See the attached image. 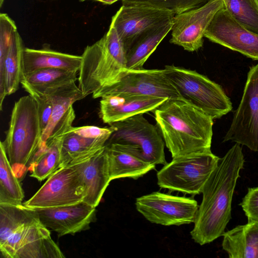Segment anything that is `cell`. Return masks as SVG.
<instances>
[{"label":"cell","instance_id":"277c9868","mask_svg":"<svg viewBox=\"0 0 258 258\" xmlns=\"http://www.w3.org/2000/svg\"><path fill=\"white\" fill-rule=\"evenodd\" d=\"M42 133L37 102L29 95L21 97L13 106L3 142L10 165L20 180L25 177L41 145Z\"/></svg>","mask_w":258,"mask_h":258},{"label":"cell","instance_id":"8992f818","mask_svg":"<svg viewBox=\"0 0 258 258\" xmlns=\"http://www.w3.org/2000/svg\"><path fill=\"white\" fill-rule=\"evenodd\" d=\"M220 159L211 151L173 158L157 172V183L170 191L199 195Z\"/></svg>","mask_w":258,"mask_h":258},{"label":"cell","instance_id":"3957f363","mask_svg":"<svg viewBox=\"0 0 258 258\" xmlns=\"http://www.w3.org/2000/svg\"><path fill=\"white\" fill-rule=\"evenodd\" d=\"M78 87L85 97H92L116 83L127 70L126 52L115 28L110 25L107 33L81 55Z\"/></svg>","mask_w":258,"mask_h":258},{"label":"cell","instance_id":"f546056e","mask_svg":"<svg viewBox=\"0 0 258 258\" xmlns=\"http://www.w3.org/2000/svg\"><path fill=\"white\" fill-rule=\"evenodd\" d=\"M224 8L240 24L258 34V6L254 0H223Z\"/></svg>","mask_w":258,"mask_h":258},{"label":"cell","instance_id":"9a60e30c","mask_svg":"<svg viewBox=\"0 0 258 258\" xmlns=\"http://www.w3.org/2000/svg\"><path fill=\"white\" fill-rule=\"evenodd\" d=\"M204 37L253 60H258V34L238 22L224 7L215 15Z\"/></svg>","mask_w":258,"mask_h":258},{"label":"cell","instance_id":"6da1fadb","mask_svg":"<svg viewBox=\"0 0 258 258\" xmlns=\"http://www.w3.org/2000/svg\"><path fill=\"white\" fill-rule=\"evenodd\" d=\"M244 161L242 148L235 143L220 159L206 181L190 232L196 243L201 245L211 243L225 233L231 218L233 196Z\"/></svg>","mask_w":258,"mask_h":258},{"label":"cell","instance_id":"7a4b0ae2","mask_svg":"<svg viewBox=\"0 0 258 258\" xmlns=\"http://www.w3.org/2000/svg\"><path fill=\"white\" fill-rule=\"evenodd\" d=\"M154 113L172 158L211 151L213 119L199 108L182 99H169Z\"/></svg>","mask_w":258,"mask_h":258},{"label":"cell","instance_id":"5bb4252c","mask_svg":"<svg viewBox=\"0 0 258 258\" xmlns=\"http://www.w3.org/2000/svg\"><path fill=\"white\" fill-rule=\"evenodd\" d=\"M175 15L159 8L122 5L112 17L110 24L115 28L126 52L142 34L172 19Z\"/></svg>","mask_w":258,"mask_h":258},{"label":"cell","instance_id":"4316f807","mask_svg":"<svg viewBox=\"0 0 258 258\" xmlns=\"http://www.w3.org/2000/svg\"><path fill=\"white\" fill-rule=\"evenodd\" d=\"M22 38L16 33L6 56L4 83L5 97L16 92L24 76V50Z\"/></svg>","mask_w":258,"mask_h":258},{"label":"cell","instance_id":"7c38bea8","mask_svg":"<svg viewBox=\"0 0 258 258\" xmlns=\"http://www.w3.org/2000/svg\"><path fill=\"white\" fill-rule=\"evenodd\" d=\"M114 94L149 96L168 100L181 99L166 77L164 69L127 70L116 83L100 92L96 98Z\"/></svg>","mask_w":258,"mask_h":258},{"label":"cell","instance_id":"d6986e66","mask_svg":"<svg viewBox=\"0 0 258 258\" xmlns=\"http://www.w3.org/2000/svg\"><path fill=\"white\" fill-rule=\"evenodd\" d=\"M105 146L111 180L126 177L136 179L155 168V165L128 148L117 144Z\"/></svg>","mask_w":258,"mask_h":258},{"label":"cell","instance_id":"e0dca14e","mask_svg":"<svg viewBox=\"0 0 258 258\" xmlns=\"http://www.w3.org/2000/svg\"><path fill=\"white\" fill-rule=\"evenodd\" d=\"M167 99L130 94H114L101 97L99 115L109 125L137 114L154 111Z\"/></svg>","mask_w":258,"mask_h":258},{"label":"cell","instance_id":"d4e9b609","mask_svg":"<svg viewBox=\"0 0 258 258\" xmlns=\"http://www.w3.org/2000/svg\"><path fill=\"white\" fill-rule=\"evenodd\" d=\"M65 134L48 139L40 145L29 165L30 176L41 181L60 168L61 143Z\"/></svg>","mask_w":258,"mask_h":258},{"label":"cell","instance_id":"7402d4cb","mask_svg":"<svg viewBox=\"0 0 258 258\" xmlns=\"http://www.w3.org/2000/svg\"><path fill=\"white\" fill-rule=\"evenodd\" d=\"M172 19L165 21L140 36L126 52L127 70H138L171 31Z\"/></svg>","mask_w":258,"mask_h":258},{"label":"cell","instance_id":"83f0119b","mask_svg":"<svg viewBox=\"0 0 258 258\" xmlns=\"http://www.w3.org/2000/svg\"><path fill=\"white\" fill-rule=\"evenodd\" d=\"M24 193L9 162L3 142L0 144V203L21 205Z\"/></svg>","mask_w":258,"mask_h":258},{"label":"cell","instance_id":"52a82bcc","mask_svg":"<svg viewBox=\"0 0 258 258\" xmlns=\"http://www.w3.org/2000/svg\"><path fill=\"white\" fill-rule=\"evenodd\" d=\"M110 125L114 131L106 145L117 144L127 147L155 165L167 163L162 135L158 126L150 123L143 113Z\"/></svg>","mask_w":258,"mask_h":258},{"label":"cell","instance_id":"4dcf8cb0","mask_svg":"<svg viewBox=\"0 0 258 258\" xmlns=\"http://www.w3.org/2000/svg\"><path fill=\"white\" fill-rule=\"evenodd\" d=\"M209 0H121L122 5L143 6L166 9L175 14L199 7Z\"/></svg>","mask_w":258,"mask_h":258},{"label":"cell","instance_id":"1f68e13d","mask_svg":"<svg viewBox=\"0 0 258 258\" xmlns=\"http://www.w3.org/2000/svg\"><path fill=\"white\" fill-rule=\"evenodd\" d=\"M18 32L15 22L7 14H0V58H6L8 50Z\"/></svg>","mask_w":258,"mask_h":258},{"label":"cell","instance_id":"2e32d148","mask_svg":"<svg viewBox=\"0 0 258 258\" xmlns=\"http://www.w3.org/2000/svg\"><path fill=\"white\" fill-rule=\"evenodd\" d=\"M95 208L81 202L69 206L34 210L40 222L61 237L88 229L95 218Z\"/></svg>","mask_w":258,"mask_h":258},{"label":"cell","instance_id":"e575fe53","mask_svg":"<svg viewBox=\"0 0 258 258\" xmlns=\"http://www.w3.org/2000/svg\"><path fill=\"white\" fill-rule=\"evenodd\" d=\"M30 96L37 103L41 126L43 131L47 126L52 114V102L48 97L44 95L34 94Z\"/></svg>","mask_w":258,"mask_h":258},{"label":"cell","instance_id":"30bf717a","mask_svg":"<svg viewBox=\"0 0 258 258\" xmlns=\"http://www.w3.org/2000/svg\"><path fill=\"white\" fill-rule=\"evenodd\" d=\"M136 207L147 220L164 226L194 223L199 208L191 198L155 191L138 198Z\"/></svg>","mask_w":258,"mask_h":258},{"label":"cell","instance_id":"d6a6232c","mask_svg":"<svg viewBox=\"0 0 258 258\" xmlns=\"http://www.w3.org/2000/svg\"><path fill=\"white\" fill-rule=\"evenodd\" d=\"M239 205L247 217L248 222L258 223V187L248 188Z\"/></svg>","mask_w":258,"mask_h":258},{"label":"cell","instance_id":"484cf974","mask_svg":"<svg viewBox=\"0 0 258 258\" xmlns=\"http://www.w3.org/2000/svg\"><path fill=\"white\" fill-rule=\"evenodd\" d=\"M43 95L50 99L53 109L48 123L43 131L41 144L45 143L54 127L73 104L85 98L76 83L50 90Z\"/></svg>","mask_w":258,"mask_h":258},{"label":"cell","instance_id":"ffe728a7","mask_svg":"<svg viewBox=\"0 0 258 258\" xmlns=\"http://www.w3.org/2000/svg\"><path fill=\"white\" fill-rule=\"evenodd\" d=\"M23 61L24 76L47 68L79 72L82 56L55 51L48 46H44L41 49L25 47Z\"/></svg>","mask_w":258,"mask_h":258},{"label":"cell","instance_id":"ac0fdd59","mask_svg":"<svg viewBox=\"0 0 258 258\" xmlns=\"http://www.w3.org/2000/svg\"><path fill=\"white\" fill-rule=\"evenodd\" d=\"M73 165L80 172L84 185L83 202L96 208L111 181L106 146L91 157Z\"/></svg>","mask_w":258,"mask_h":258},{"label":"cell","instance_id":"603a6c76","mask_svg":"<svg viewBox=\"0 0 258 258\" xmlns=\"http://www.w3.org/2000/svg\"><path fill=\"white\" fill-rule=\"evenodd\" d=\"M78 72L60 69H43L24 75L21 84L29 95H42L76 83L78 80Z\"/></svg>","mask_w":258,"mask_h":258},{"label":"cell","instance_id":"8d00e7d4","mask_svg":"<svg viewBox=\"0 0 258 258\" xmlns=\"http://www.w3.org/2000/svg\"><path fill=\"white\" fill-rule=\"evenodd\" d=\"M79 1L81 2H85V1H91V0H79Z\"/></svg>","mask_w":258,"mask_h":258},{"label":"cell","instance_id":"44dd1931","mask_svg":"<svg viewBox=\"0 0 258 258\" xmlns=\"http://www.w3.org/2000/svg\"><path fill=\"white\" fill-rule=\"evenodd\" d=\"M223 249L230 258H258V223L248 222L225 232Z\"/></svg>","mask_w":258,"mask_h":258},{"label":"cell","instance_id":"d590c367","mask_svg":"<svg viewBox=\"0 0 258 258\" xmlns=\"http://www.w3.org/2000/svg\"><path fill=\"white\" fill-rule=\"evenodd\" d=\"M101 3L105 5H111L119 0H91Z\"/></svg>","mask_w":258,"mask_h":258},{"label":"cell","instance_id":"cb8c5ba5","mask_svg":"<svg viewBox=\"0 0 258 258\" xmlns=\"http://www.w3.org/2000/svg\"><path fill=\"white\" fill-rule=\"evenodd\" d=\"M70 130L62 139L60 167L74 164L91 157L105 146L109 138H85Z\"/></svg>","mask_w":258,"mask_h":258},{"label":"cell","instance_id":"f1b7e54d","mask_svg":"<svg viewBox=\"0 0 258 258\" xmlns=\"http://www.w3.org/2000/svg\"><path fill=\"white\" fill-rule=\"evenodd\" d=\"M39 220L35 210L24 204L0 203V244L22 225Z\"/></svg>","mask_w":258,"mask_h":258},{"label":"cell","instance_id":"9c48e42d","mask_svg":"<svg viewBox=\"0 0 258 258\" xmlns=\"http://www.w3.org/2000/svg\"><path fill=\"white\" fill-rule=\"evenodd\" d=\"M2 255L7 258H62L60 249L50 232L40 220L17 228L0 244Z\"/></svg>","mask_w":258,"mask_h":258},{"label":"cell","instance_id":"5b68a950","mask_svg":"<svg viewBox=\"0 0 258 258\" xmlns=\"http://www.w3.org/2000/svg\"><path fill=\"white\" fill-rule=\"evenodd\" d=\"M165 73L182 100L199 108L213 119L231 111L232 103L222 87L195 71L166 66Z\"/></svg>","mask_w":258,"mask_h":258},{"label":"cell","instance_id":"ba28073f","mask_svg":"<svg viewBox=\"0 0 258 258\" xmlns=\"http://www.w3.org/2000/svg\"><path fill=\"white\" fill-rule=\"evenodd\" d=\"M85 187L73 165L61 167L50 175L37 191L23 204L36 209L62 207L83 202Z\"/></svg>","mask_w":258,"mask_h":258},{"label":"cell","instance_id":"8fae6325","mask_svg":"<svg viewBox=\"0 0 258 258\" xmlns=\"http://www.w3.org/2000/svg\"><path fill=\"white\" fill-rule=\"evenodd\" d=\"M228 141L258 153V63L247 74L241 101L223 138Z\"/></svg>","mask_w":258,"mask_h":258},{"label":"cell","instance_id":"836d02e7","mask_svg":"<svg viewBox=\"0 0 258 258\" xmlns=\"http://www.w3.org/2000/svg\"><path fill=\"white\" fill-rule=\"evenodd\" d=\"M114 131V127L110 125L109 127H100L94 125L72 126L70 131L80 136L89 138H110Z\"/></svg>","mask_w":258,"mask_h":258},{"label":"cell","instance_id":"4fadbf2b","mask_svg":"<svg viewBox=\"0 0 258 258\" xmlns=\"http://www.w3.org/2000/svg\"><path fill=\"white\" fill-rule=\"evenodd\" d=\"M224 7L223 0H209L200 7L175 14L170 42L188 51L198 50L203 45L205 33L215 15Z\"/></svg>","mask_w":258,"mask_h":258},{"label":"cell","instance_id":"74e56055","mask_svg":"<svg viewBox=\"0 0 258 258\" xmlns=\"http://www.w3.org/2000/svg\"><path fill=\"white\" fill-rule=\"evenodd\" d=\"M258 6V0H254Z\"/></svg>","mask_w":258,"mask_h":258}]
</instances>
